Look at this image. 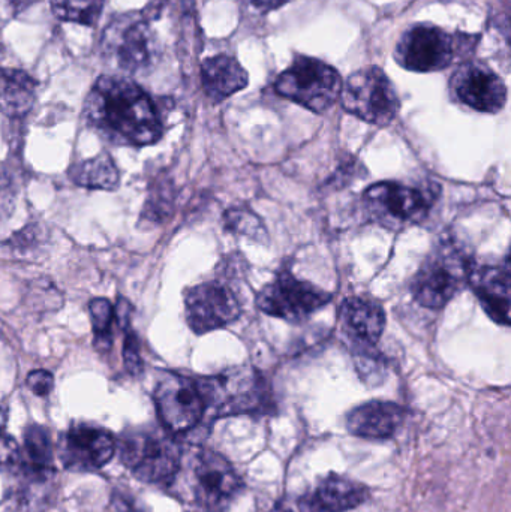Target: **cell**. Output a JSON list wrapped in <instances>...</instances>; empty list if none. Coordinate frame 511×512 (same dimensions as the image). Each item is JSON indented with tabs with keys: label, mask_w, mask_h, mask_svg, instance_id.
Masks as SVG:
<instances>
[{
	"label": "cell",
	"mask_w": 511,
	"mask_h": 512,
	"mask_svg": "<svg viewBox=\"0 0 511 512\" xmlns=\"http://www.w3.org/2000/svg\"><path fill=\"white\" fill-rule=\"evenodd\" d=\"M248 72L234 57H209L201 65V83L207 98L221 102L248 86Z\"/></svg>",
	"instance_id": "obj_20"
},
{
	"label": "cell",
	"mask_w": 511,
	"mask_h": 512,
	"mask_svg": "<svg viewBox=\"0 0 511 512\" xmlns=\"http://www.w3.org/2000/svg\"><path fill=\"white\" fill-rule=\"evenodd\" d=\"M186 321L194 333L206 334L236 321L242 312L239 298L222 280H210L188 289Z\"/></svg>",
	"instance_id": "obj_12"
},
{
	"label": "cell",
	"mask_w": 511,
	"mask_h": 512,
	"mask_svg": "<svg viewBox=\"0 0 511 512\" xmlns=\"http://www.w3.org/2000/svg\"><path fill=\"white\" fill-rule=\"evenodd\" d=\"M342 331L356 343V349L374 348L386 328V312L377 301L368 297H350L342 303Z\"/></svg>",
	"instance_id": "obj_15"
},
{
	"label": "cell",
	"mask_w": 511,
	"mask_h": 512,
	"mask_svg": "<svg viewBox=\"0 0 511 512\" xmlns=\"http://www.w3.org/2000/svg\"><path fill=\"white\" fill-rule=\"evenodd\" d=\"M170 188L164 183H156L149 194L146 206H144L141 221L159 222L170 212Z\"/></svg>",
	"instance_id": "obj_26"
},
{
	"label": "cell",
	"mask_w": 511,
	"mask_h": 512,
	"mask_svg": "<svg viewBox=\"0 0 511 512\" xmlns=\"http://www.w3.org/2000/svg\"><path fill=\"white\" fill-rule=\"evenodd\" d=\"M183 3H185V6H191L192 0H183Z\"/></svg>",
	"instance_id": "obj_31"
},
{
	"label": "cell",
	"mask_w": 511,
	"mask_h": 512,
	"mask_svg": "<svg viewBox=\"0 0 511 512\" xmlns=\"http://www.w3.org/2000/svg\"><path fill=\"white\" fill-rule=\"evenodd\" d=\"M270 512H341L320 486L299 496L282 499Z\"/></svg>",
	"instance_id": "obj_24"
},
{
	"label": "cell",
	"mask_w": 511,
	"mask_h": 512,
	"mask_svg": "<svg viewBox=\"0 0 511 512\" xmlns=\"http://www.w3.org/2000/svg\"><path fill=\"white\" fill-rule=\"evenodd\" d=\"M50 3L60 20L93 26L101 17L105 0H50Z\"/></svg>",
	"instance_id": "obj_23"
},
{
	"label": "cell",
	"mask_w": 511,
	"mask_h": 512,
	"mask_svg": "<svg viewBox=\"0 0 511 512\" xmlns=\"http://www.w3.org/2000/svg\"><path fill=\"white\" fill-rule=\"evenodd\" d=\"M23 448L18 462L24 478L42 483L50 480L54 474V448L47 427L30 424L24 430Z\"/></svg>",
	"instance_id": "obj_19"
},
{
	"label": "cell",
	"mask_w": 511,
	"mask_h": 512,
	"mask_svg": "<svg viewBox=\"0 0 511 512\" xmlns=\"http://www.w3.org/2000/svg\"><path fill=\"white\" fill-rule=\"evenodd\" d=\"M6 417V409L0 406V468L14 466L20 456L17 442L5 432Z\"/></svg>",
	"instance_id": "obj_28"
},
{
	"label": "cell",
	"mask_w": 511,
	"mask_h": 512,
	"mask_svg": "<svg viewBox=\"0 0 511 512\" xmlns=\"http://www.w3.org/2000/svg\"><path fill=\"white\" fill-rule=\"evenodd\" d=\"M332 294L314 283L303 282L290 271L282 270L272 282L267 283L257 297V304L267 315L290 322H302L312 313L327 306Z\"/></svg>",
	"instance_id": "obj_10"
},
{
	"label": "cell",
	"mask_w": 511,
	"mask_h": 512,
	"mask_svg": "<svg viewBox=\"0 0 511 512\" xmlns=\"http://www.w3.org/2000/svg\"><path fill=\"white\" fill-rule=\"evenodd\" d=\"M438 198L435 185L383 182L363 195V209L372 222L387 230L401 231L425 221Z\"/></svg>",
	"instance_id": "obj_6"
},
{
	"label": "cell",
	"mask_w": 511,
	"mask_h": 512,
	"mask_svg": "<svg viewBox=\"0 0 511 512\" xmlns=\"http://www.w3.org/2000/svg\"><path fill=\"white\" fill-rule=\"evenodd\" d=\"M474 261L467 249L455 240H444L426 256L411 283L417 303L440 309L470 283Z\"/></svg>",
	"instance_id": "obj_5"
},
{
	"label": "cell",
	"mask_w": 511,
	"mask_h": 512,
	"mask_svg": "<svg viewBox=\"0 0 511 512\" xmlns=\"http://www.w3.org/2000/svg\"><path fill=\"white\" fill-rule=\"evenodd\" d=\"M342 78L333 66L314 57L297 56L276 80L275 89L284 98L314 113H326L342 92Z\"/></svg>",
	"instance_id": "obj_7"
},
{
	"label": "cell",
	"mask_w": 511,
	"mask_h": 512,
	"mask_svg": "<svg viewBox=\"0 0 511 512\" xmlns=\"http://www.w3.org/2000/svg\"><path fill=\"white\" fill-rule=\"evenodd\" d=\"M249 8L258 12H269L281 8L288 0H243Z\"/></svg>",
	"instance_id": "obj_30"
},
{
	"label": "cell",
	"mask_w": 511,
	"mask_h": 512,
	"mask_svg": "<svg viewBox=\"0 0 511 512\" xmlns=\"http://www.w3.org/2000/svg\"><path fill=\"white\" fill-rule=\"evenodd\" d=\"M36 99V81L18 69H0V111L9 117H21L32 110Z\"/></svg>",
	"instance_id": "obj_21"
},
{
	"label": "cell",
	"mask_w": 511,
	"mask_h": 512,
	"mask_svg": "<svg viewBox=\"0 0 511 512\" xmlns=\"http://www.w3.org/2000/svg\"><path fill=\"white\" fill-rule=\"evenodd\" d=\"M176 481L185 489V498L203 512H227L243 490L242 480L230 462L210 450L194 453L188 468L182 463L173 483Z\"/></svg>",
	"instance_id": "obj_3"
},
{
	"label": "cell",
	"mask_w": 511,
	"mask_h": 512,
	"mask_svg": "<svg viewBox=\"0 0 511 512\" xmlns=\"http://www.w3.org/2000/svg\"><path fill=\"white\" fill-rule=\"evenodd\" d=\"M90 319H92L93 333H95L96 348L99 351H108L111 348V325L116 313L107 298H95L90 303Z\"/></svg>",
	"instance_id": "obj_25"
},
{
	"label": "cell",
	"mask_w": 511,
	"mask_h": 512,
	"mask_svg": "<svg viewBox=\"0 0 511 512\" xmlns=\"http://www.w3.org/2000/svg\"><path fill=\"white\" fill-rule=\"evenodd\" d=\"M116 450V439L108 430L78 423L60 438L59 457L68 471L93 472L104 468Z\"/></svg>",
	"instance_id": "obj_13"
},
{
	"label": "cell",
	"mask_w": 511,
	"mask_h": 512,
	"mask_svg": "<svg viewBox=\"0 0 511 512\" xmlns=\"http://www.w3.org/2000/svg\"><path fill=\"white\" fill-rule=\"evenodd\" d=\"M75 185L101 191H114L120 183V173L111 156L98 155L78 162L69 171Z\"/></svg>",
	"instance_id": "obj_22"
},
{
	"label": "cell",
	"mask_w": 511,
	"mask_h": 512,
	"mask_svg": "<svg viewBox=\"0 0 511 512\" xmlns=\"http://www.w3.org/2000/svg\"><path fill=\"white\" fill-rule=\"evenodd\" d=\"M26 384L36 396H47L53 390L54 378L47 370H35L27 376Z\"/></svg>",
	"instance_id": "obj_29"
},
{
	"label": "cell",
	"mask_w": 511,
	"mask_h": 512,
	"mask_svg": "<svg viewBox=\"0 0 511 512\" xmlns=\"http://www.w3.org/2000/svg\"><path fill=\"white\" fill-rule=\"evenodd\" d=\"M105 41L117 63L126 71H137L150 62V35L143 20L123 18L107 30Z\"/></svg>",
	"instance_id": "obj_16"
},
{
	"label": "cell",
	"mask_w": 511,
	"mask_h": 512,
	"mask_svg": "<svg viewBox=\"0 0 511 512\" xmlns=\"http://www.w3.org/2000/svg\"><path fill=\"white\" fill-rule=\"evenodd\" d=\"M342 107L377 126H387L398 116L401 101L392 81L377 66L360 69L342 84Z\"/></svg>",
	"instance_id": "obj_9"
},
{
	"label": "cell",
	"mask_w": 511,
	"mask_h": 512,
	"mask_svg": "<svg viewBox=\"0 0 511 512\" xmlns=\"http://www.w3.org/2000/svg\"><path fill=\"white\" fill-rule=\"evenodd\" d=\"M206 412L215 417L270 414L275 408L272 387L252 366L233 367L221 375L197 379Z\"/></svg>",
	"instance_id": "obj_2"
},
{
	"label": "cell",
	"mask_w": 511,
	"mask_h": 512,
	"mask_svg": "<svg viewBox=\"0 0 511 512\" xmlns=\"http://www.w3.org/2000/svg\"><path fill=\"white\" fill-rule=\"evenodd\" d=\"M84 114L90 126L114 143L149 146L162 135L155 104L128 78H98L87 96Z\"/></svg>",
	"instance_id": "obj_1"
},
{
	"label": "cell",
	"mask_w": 511,
	"mask_h": 512,
	"mask_svg": "<svg viewBox=\"0 0 511 512\" xmlns=\"http://www.w3.org/2000/svg\"><path fill=\"white\" fill-rule=\"evenodd\" d=\"M405 411L392 402L365 403L353 409L347 417V429L351 435L365 439H389L404 423Z\"/></svg>",
	"instance_id": "obj_17"
},
{
	"label": "cell",
	"mask_w": 511,
	"mask_h": 512,
	"mask_svg": "<svg viewBox=\"0 0 511 512\" xmlns=\"http://www.w3.org/2000/svg\"><path fill=\"white\" fill-rule=\"evenodd\" d=\"M476 41V36H455L440 27L419 24L399 39L395 59L408 71H443L452 65L458 54L464 53V47L474 48Z\"/></svg>",
	"instance_id": "obj_8"
},
{
	"label": "cell",
	"mask_w": 511,
	"mask_h": 512,
	"mask_svg": "<svg viewBox=\"0 0 511 512\" xmlns=\"http://www.w3.org/2000/svg\"><path fill=\"white\" fill-rule=\"evenodd\" d=\"M156 411L170 433L195 429L206 414V402L197 379L165 372L155 388Z\"/></svg>",
	"instance_id": "obj_11"
},
{
	"label": "cell",
	"mask_w": 511,
	"mask_h": 512,
	"mask_svg": "<svg viewBox=\"0 0 511 512\" xmlns=\"http://www.w3.org/2000/svg\"><path fill=\"white\" fill-rule=\"evenodd\" d=\"M125 331V340H123V363L125 369L132 376L140 375L143 372V360L140 355V342H138L137 334L132 330L131 325L123 328Z\"/></svg>",
	"instance_id": "obj_27"
},
{
	"label": "cell",
	"mask_w": 511,
	"mask_h": 512,
	"mask_svg": "<svg viewBox=\"0 0 511 512\" xmlns=\"http://www.w3.org/2000/svg\"><path fill=\"white\" fill-rule=\"evenodd\" d=\"M117 448L120 460L135 478L155 486H171L183 453L179 442L168 430L137 427L123 433Z\"/></svg>",
	"instance_id": "obj_4"
},
{
	"label": "cell",
	"mask_w": 511,
	"mask_h": 512,
	"mask_svg": "<svg viewBox=\"0 0 511 512\" xmlns=\"http://www.w3.org/2000/svg\"><path fill=\"white\" fill-rule=\"evenodd\" d=\"M470 285L488 315L503 325H510V264L504 267H483L470 277Z\"/></svg>",
	"instance_id": "obj_18"
},
{
	"label": "cell",
	"mask_w": 511,
	"mask_h": 512,
	"mask_svg": "<svg viewBox=\"0 0 511 512\" xmlns=\"http://www.w3.org/2000/svg\"><path fill=\"white\" fill-rule=\"evenodd\" d=\"M2 54H3V48H2V45H0V57H2Z\"/></svg>",
	"instance_id": "obj_32"
},
{
	"label": "cell",
	"mask_w": 511,
	"mask_h": 512,
	"mask_svg": "<svg viewBox=\"0 0 511 512\" xmlns=\"http://www.w3.org/2000/svg\"><path fill=\"white\" fill-rule=\"evenodd\" d=\"M452 87L465 105L482 113H498L507 102L506 84L482 63L461 66L453 75Z\"/></svg>",
	"instance_id": "obj_14"
}]
</instances>
